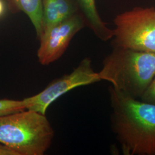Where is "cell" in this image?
<instances>
[{
	"mask_svg": "<svg viewBox=\"0 0 155 155\" xmlns=\"http://www.w3.org/2000/svg\"><path fill=\"white\" fill-rule=\"evenodd\" d=\"M111 127L124 154L155 155V104L109 88Z\"/></svg>",
	"mask_w": 155,
	"mask_h": 155,
	"instance_id": "1",
	"label": "cell"
},
{
	"mask_svg": "<svg viewBox=\"0 0 155 155\" xmlns=\"http://www.w3.org/2000/svg\"><path fill=\"white\" fill-rule=\"evenodd\" d=\"M98 73L115 90L138 99L155 78V54L113 47Z\"/></svg>",
	"mask_w": 155,
	"mask_h": 155,
	"instance_id": "2",
	"label": "cell"
},
{
	"mask_svg": "<svg viewBox=\"0 0 155 155\" xmlns=\"http://www.w3.org/2000/svg\"><path fill=\"white\" fill-rule=\"evenodd\" d=\"M54 130L39 112L30 110L0 116V143L17 155H43L50 148Z\"/></svg>",
	"mask_w": 155,
	"mask_h": 155,
	"instance_id": "3",
	"label": "cell"
},
{
	"mask_svg": "<svg viewBox=\"0 0 155 155\" xmlns=\"http://www.w3.org/2000/svg\"><path fill=\"white\" fill-rule=\"evenodd\" d=\"M113 47L155 54V9L136 7L117 16Z\"/></svg>",
	"mask_w": 155,
	"mask_h": 155,
	"instance_id": "4",
	"label": "cell"
},
{
	"mask_svg": "<svg viewBox=\"0 0 155 155\" xmlns=\"http://www.w3.org/2000/svg\"><path fill=\"white\" fill-rule=\"evenodd\" d=\"M101 81L98 73L93 68L91 59L85 58L72 72L52 81L39 93L23 99L26 110L45 114L50 105L63 95L78 87Z\"/></svg>",
	"mask_w": 155,
	"mask_h": 155,
	"instance_id": "5",
	"label": "cell"
},
{
	"mask_svg": "<svg viewBox=\"0 0 155 155\" xmlns=\"http://www.w3.org/2000/svg\"><path fill=\"white\" fill-rule=\"evenodd\" d=\"M85 26L82 17L78 13L44 31L39 38V63L47 66L58 60L66 51L73 37Z\"/></svg>",
	"mask_w": 155,
	"mask_h": 155,
	"instance_id": "6",
	"label": "cell"
},
{
	"mask_svg": "<svg viewBox=\"0 0 155 155\" xmlns=\"http://www.w3.org/2000/svg\"><path fill=\"white\" fill-rule=\"evenodd\" d=\"M78 13L79 12L75 0H42L41 34Z\"/></svg>",
	"mask_w": 155,
	"mask_h": 155,
	"instance_id": "7",
	"label": "cell"
},
{
	"mask_svg": "<svg viewBox=\"0 0 155 155\" xmlns=\"http://www.w3.org/2000/svg\"><path fill=\"white\" fill-rule=\"evenodd\" d=\"M78 12L82 17L85 25L89 27L97 38L106 41L113 38V31L107 27L97 11L95 0H75Z\"/></svg>",
	"mask_w": 155,
	"mask_h": 155,
	"instance_id": "8",
	"label": "cell"
},
{
	"mask_svg": "<svg viewBox=\"0 0 155 155\" xmlns=\"http://www.w3.org/2000/svg\"><path fill=\"white\" fill-rule=\"evenodd\" d=\"M11 10L22 12L33 24L38 37L42 29V0H9Z\"/></svg>",
	"mask_w": 155,
	"mask_h": 155,
	"instance_id": "9",
	"label": "cell"
},
{
	"mask_svg": "<svg viewBox=\"0 0 155 155\" xmlns=\"http://www.w3.org/2000/svg\"><path fill=\"white\" fill-rule=\"evenodd\" d=\"M26 110L24 100L0 99V116Z\"/></svg>",
	"mask_w": 155,
	"mask_h": 155,
	"instance_id": "10",
	"label": "cell"
},
{
	"mask_svg": "<svg viewBox=\"0 0 155 155\" xmlns=\"http://www.w3.org/2000/svg\"><path fill=\"white\" fill-rule=\"evenodd\" d=\"M141 99L146 102L155 104V77L141 97Z\"/></svg>",
	"mask_w": 155,
	"mask_h": 155,
	"instance_id": "11",
	"label": "cell"
},
{
	"mask_svg": "<svg viewBox=\"0 0 155 155\" xmlns=\"http://www.w3.org/2000/svg\"><path fill=\"white\" fill-rule=\"evenodd\" d=\"M0 155H17V154L10 147L0 143Z\"/></svg>",
	"mask_w": 155,
	"mask_h": 155,
	"instance_id": "12",
	"label": "cell"
},
{
	"mask_svg": "<svg viewBox=\"0 0 155 155\" xmlns=\"http://www.w3.org/2000/svg\"><path fill=\"white\" fill-rule=\"evenodd\" d=\"M4 10H5L4 4L3 2H2V1L0 0V17L3 15Z\"/></svg>",
	"mask_w": 155,
	"mask_h": 155,
	"instance_id": "13",
	"label": "cell"
}]
</instances>
